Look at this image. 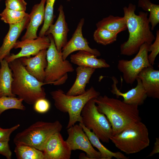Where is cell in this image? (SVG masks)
Instances as JSON below:
<instances>
[{
    "label": "cell",
    "mask_w": 159,
    "mask_h": 159,
    "mask_svg": "<svg viewBox=\"0 0 159 159\" xmlns=\"http://www.w3.org/2000/svg\"><path fill=\"white\" fill-rule=\"evenodd\" d=\"M23 101L22 99L16 97H0V116L3 112L9 109L25 110L26 108L22 103Z\"/></svg>",
    "instance_id": "obj_27"
},
{
    "label": "cell",
    "mask_w": 159,
    "mask_h": 159,
    "mask_svg": "<svg viewBox=\"0 0 159 159\" xmlns=\"http://www.w3.org/2000/svg\"><path fill=\"white\" fill-rule=\"evenodd\" d=\"M95 101L98 111L104 114L110 123L112 136L141 120L137 105L127 104L106 95H100L95 98Z\"/></svg>",
    "instance_id": "obj_2"
},
{
    "label": "cell",
    "mask_w": 159,
    "mask_h": 159,
    "mask_svg": "<svg viewBox=\"0 0 159 159\" xmlns=\"http://www.w3.org/2000/svg\"><path fill=\"white\" fill-rule=\"evenodd\" d=\"M20 126V124H17L11 128L7 129H3L0 127V141H9L11 134Z\"/></svg>",
    "instance_id": "obj_34"
},
{
    "label": "cell",
    "mask_w": 159,
    "mask_h": 159,
    "mask_svg": "<svg viewBox=\"0 0 159 159\" xmlns=\"http://www.w3.org/2000/svg\"><path fill=\"white\" fill-rule=\"evenodd\" d=\"M82 123L104 143H108L112 136L111 125L105 115L98 110L95 98L88 101L81 112Z\"/></svg>",
    "instance_id": "obj_8"
},
{
    "label": "cell",
    "mask_w": 159,
    "mask_h": 159,
    "mask_svg": "<svg viewBox=\"0 0 159 159\" xmlns=\"http://www.w3.org/2000/svg\"><path fill=\"white\" fill-rule=\"evenodd\" d=\"M68 137L66 141L72 151L80 150L85 152L88 159H101V154L93 147L82 127L74 125L67 129Z\"/></svg>",
    "instance_id": "obj_10"
},
{
    "label": "cell",
    "mask_w": 159,
    "mask_h": 159,
    "mask_svg": "<svg viewBox=\"0 0 159 159\" xmlns=\"http://www.w3.org/2000/svg\"><path fill=\"white\" fill-rule=\"evenodd\" d=\"M58 11L59 14L57 21L54 24L49 26L45 33V36L52 35L57 51L61 52L62 48L67 42V35L69 29L62 5L59 6Z\"/></svg>",
    "instance_id": "obj_14"
},
{
    "label": "cell",
    "mask_w": 159,
    "mask_h": 159,
    "mask_svg": "<svg viewBox=\"0 0 159 159\" xmlns=\"http://www.w3.org/2000/svg\"><path fill=\"white\" fill-rule=\"evenodd\" d=\"M115 147L128 154L138 153L149 145L148 130L141 121L131 125L110 138Z\"/></svg>",
    "instance_id": "obj_5"
},
{
    "label": "cell",
    "mask_w": 159,
    "mask_h": 159,
    "mask_svg": "<svg viewBox=\"0 0 159 159\" xmlns=\"http://www.w3.org/2000/svg\"><path fill=\"white\" fill-rule=\"evenodd\" d=\"M94 54L88 52L78 51L70 56L71 62L78 66L90 67L95 69L107 68L110 65L104 59H97Z\"/></svg>",
    "instance_id": "obj_20"
},
{
    "label": "cell",
    "mask_w": 159,
    "mask_h": 159,
    "mask_svg": "<svg viewBox=\"0 0 159 159\" xmlns=\"http://www.w3.org/2000/svg\"><path fill=\"white\" fill-rule=\"evenodd\" d=\"M138 6L149 12L148 20L151 25V30H154L159 23V5L152 3L150 0H139Z\"/></svg>",
    "instance_id": "obj_26"
},
{
    "label": "cell",
    "mask_w": 159,
    "mask_h": 159,
    "mask_svg": "<svg viewBox=\"0 0 159 159\" xmlns=\"http://www.w3.org/2000/svg\"><path fill=\"white\" fill-rule=\"evenodd\" d=\"M72 150L60 132L51 135L46 143L43 151L44 159H69Z\"/></svg>",
    "instance_id": "obj_13"
},
{
    "label": "cell",
    "mask_w": 159,
    "mask_h": 159,
    "mask_svg": "<svg viewBox=\"0 0 159 159\" xmlns=\"http://www.w3.org/2000/svg\"><path fill=\"white\" fill-rule=\"evenodd\" d=\"M159 152V138H156L153 149L151 152L146 157L152 156L154 154Z\"/></svg>",
    "instance_id": "obj_36"
},
{
    "label": "cell",
    "mask_w": 159,
    "mask_h": 159,
    "mask_svg": "<svg viewBox=\"0 0 159 159\" xmlns=\"http://www.w3.org/2000/svg\"><path fill=\"white\" fill-rule=\"evenodd\" d=\"M141 80L147 96L153 99L159 98V70L153 66L143 69L138 77Z\"/></svg>",
    "instance_id": "obj_19"
},
{
    "label": "cell",
    "mask_w": 159,
    "mask_h": 159,
    "mask_svg": "<svg viewBox=\"0 0 159 159\" xmlns=\"http://www.w3.org/2000/svg\"><path fill=\"white\" fill-rule=\"evenodd\" d=\"M97 28L101 27L118 34L126 30L127 26L125 17L110 15L103 18L96 24Z\"/></svg>",
    "instance_id": "obj_24"
},
{
    "label": "cell",
    "mask_w": 159,
    "mask_h": 159,
    "mask_svg": "<svg viewBox=\"0 0 159 159\" xmlns=\"http://www.w3.org/2000/svg\"><path fill=\"white\" fill-rule=\"evenodd\" d=\"M5 4V8L17 11H25L27 4L24 0H6Z\"/></svg>",
    "instance_id": "obj_32"
},
{
    "label": "cell",
    "mask_w": 159,
    "mask_h": 159,
    "mask_svg": "<svg viewBox=\"0 0 159 159\" xmlns=\"http://www.w3.org/2000/svg\"><path fill=\"white\" fill-rule=\"evenodd\" d=\"M117 34L105 29L97 28L93 34L94 40L97 43L104 45L111 44L117 40Z\"/></svg>",
    "instance_id": "obj_28"
},
{
    "label": "cell",
    "mask_w": 159,
    "mask_h": 159,
    "mask_svg": "<svg viewBox=\"0 0 159 159\" xmlns=\"http://www.w3.org/2000/svg\"><path fill=\"white\" fill-rule=\"evenodd\" d=\"M0 64V97H16L12 92L13 78L9 63L4 59Z\"/></svg>",
    "instance_id": "obj_22"
},
{
    "label": "cell",
    "mask_w": 159,
    "mask_h": 159,
    "mask_svg": "<svg viewBox=\"0 0 159 159\" xmlns=\"http://www.w3.org/2000/svg\"><path fill=\"white\" fill-rule=\"evenodd\" d=\"M135 5L129 4L123 8L129 36L127 40L120 46L121 55L131 56L137 53L144 43H152L155 37L151 31L148 20V13L140 11L135 14Z\"/></svg>",
    "instance_id": "obj_1"
},
{
    "label": "cell",
    "mask_w": 159,
    "mask_h": 159,
    "mask_svg": "<svg viewBox=\"0 0 159 159\" xmlns=\"http://www.w3.org/2000/svg\"><path fill=\"white\" fill-rule=\"evenodd\" d=\"M47 36L50 44L47 50V65L45 70L44 82L56 86L62 85L67 80L68 73L73 72L74 69L68 60L63 59L62 52L57 51L52 35Z\"/></svg>",
    "instance_id": "obj_7"
},
{
    "label": "cell",
    "mask_w": 159,
    "mask_h": 159,
    "mask_svg": "<svg viewBox=\"0 0 159 159\" xmlns=\"http://www.w3.org/2000/svg\"><path fill=\"white\" fill-rule=\"evenodd\" d=\"M70 1V0H66ZM56 0H46L45 7L44 24L39 34V36L43 37L49 26L52 24L55 18L54 14V5Z\"/></svg>",
    "instance_id": "obj_29"
},
{
    "label": "cell",
    "mask_w": 159,
    "mask_h": 159,
    "mask_svg": "<svg viewBox=\"0 0 159 159\" xmlns=\"http://www.w3.org/2000/svg\"><path fill=\"white\" fill-rule=\"evenodd\" d=\"M84 23L85 19L82 18L78 24L71 38L62 48V54L63 60L66 59L70 54L77 51H85L96 57L101 55L100 52L97 49L92 48L89 46L87 39L84 37L82 28Z\"/></svg>",
    "instance_id": "obj_12"
},
{
    "label": "cell",
    "mask_w": 159,
    "mask_h": 159,
    "mask_svg": "<svg viewBox=\"0 0 159 159\" xmlns=\"http://www.w3.org/2000/svg\"><path fill=\"white\" fill-rule=\"evenodd\" d=\"M46 0H41L39 3L33 7L29 14V21L26 27V32L21 38V41L35 39L38 37L37 31L44 19Z\"/></svg>",
    "instance_id": "obj_18"
},
{
    "label": "cell",
    "mask_w": 159,
    "mask_h": 159,
    "mask_svg": "<svg viewBox=\"0 0 159 159\" xmlns=\"http://www.w3.org/2000/svg\"><path fill=\"white\" fill-rule=\"evenodd\" d=\"M34 110L40 113H44L50 109V105L49 102L45 98L37 100L34 104Z\"/></svg>",
    "instance_id": "obj_33"
},
{
    "label": "cell",
    "mask_w": 159,
    "mask_h": 159,
    "mask_svg": "<svg viewBox=\"0 0 159 159\" xmlns=\"http://www.w3.org/2000/svg\"><path fill=\"white\" fill-rule=\"evenodd\" d=\"M9 64L12 72V92L14 95L30 105L45 98L46 93L42 86L47 83L39 81L30 74L19 58L9 62Z\"/></svg>",
    "instance_id": "obj_3"
},
{
    "label": "cell",
    "mask_w": 159,
    "mask_h": 159,
    "mask_svg": "<svg viewBox=\"0 0 159 159\" xmlns=\"http://www.w3.org/2000/svg\"><path fill=\"white\" fill-rule=\"evenodd\" d=\"M50 93L56 109L68 114L69 120L67 129L77 122L81 123V112L85 105L90 99L96 98L100 95V93L92 86L85 93L75 96L68 95L61 89L51 91Z\"/></svg>",
    "instance_id": "obj_4"
},
{
    "label": "cell",
    "mask_w": 159,
    "mask_h": 159,
    "mask_svg": "<svg viewBox=\"0 0 159 159\" xmlns=\"http://www.w3.org/2000/svg\"><path fill=\"white\" fill-rule=\"evenodd\" d=\"M113 84L112 85L111 92L116 95L117 98L121 96L123 98L124 102L130 105L138 106L143 105L148 97L146 92L142 85L141 80L137 77L136 80L137 84L134 88L125 92H121L119 90L117 85L118 82L117 78L115 77H112Z\"/></svg>",
    "instance_id": "obj_15"
},
{
    "label": "cell",
    "mask_w": 159,
    "mask_h": 159,
    "mask_svg": "<svg viewBox=\"0 0 159 159\" xmlns=\"http://www.w3.org/2000/svg\"><path fill=\"white\" fill-rule=\"evenodd\" d=\"M62 128V124L58 120L53 122L38 121L17 133L13 142L15 145L25 144L43 151L49 137L60 132Z\"/></svg>",
    "instance_id": "obj_6"
},
{
    "label": "cell",
    "mask_w": 159,
    "mask_h": 159,
    "mask_svg": "<svg viewBox=\"0 0 159 159\" xmlns=\"http://www.w3.org/2000/svg\"><path fill=\"white\" fill-rule=\"evenodd\" d=\"M28 14L21 22L9 24V31L4 38L0 47V62L10 54L11 49L14 48L17 39L24 30L26 29L29 21Z\"/></svg>",
    "instance_id": "obj_16"
},
{
    "label": "cell",
    "mask_w": 159,
    "mask_h": 159,
    "mask_svg": "<svg viewBox=\"0 0 159 159\" xmlns=\"http://www.w3.org/2000/svg\"><path fill=\"white\" fill-rule=\"evenodd\" d=\"M149 45L147 43L143 44L135 57L130 60L118 61L117 69L122 73L124 80L126 83L132 84L143 69L153 66L150 64L148 59Z\"/></svg>",
    "instance_id": "obj_9"
},
{
    "label": "cell",
    "mask_w": 159,
    "mask_h": 159,
    "mask_svg": "<svg viewBox=\"0 0 159 159\" xmlns=\"http://www.w3.org/2000/svg\"><path fill=\"white\" fill-rule=\"evenodd\" d=\"M79 125L82 127L92 145L98 150L101 154V159H111L113 157L117 159H129L121 152H114L109 150L101 143L99 138L92 131L87 129L82 123H80Z\"/></svg>",
    "instance_id": "obj_23"
},
{
    "label": "cell",
    "mask_w": 159,
    "mask_h": 159,
    "mask_svg": "<svg viewBox=\"0 0 159 159\" xmlns=\"http://www.w3.org/2000/svg\"><path fill=\"white\" fill-rule=\"evenodd\" d=\"M47 50H42L33 57L19 58L27 71L41 82H44L45 79V70L47 65Z\"/></svg>",
    "instance_id": "obj_17"
},
{
    "label": "cell",
    "mask_w": 159,
    "mask_h": 159,
    "mask_svg": "<svg viewBox=\"0 0 159 159\" xmlns=\"http://www.w3.org/2000/svg\"><path fill=\"white\" fill-rule=\"evenodd\" d=\"M14 152L18 159H44L43 151L25 144L15 145Z\"/></svg>",
    "instance_id": "obj_25"
},
{
    "label": "cell",
    "mask_w": 159,
    "mask_h": 159,
    "mask_svg": "<svg viewBox=\"0 0 159 159\" xmlns=\"http://www.w3.org/2000/svg\"><path fill=\"white\" fill-rule=\"evenodd\" d=\"M95 68L78 66L76 69V80L71 87L66 93L69 95L75 96L82 94L86 91L85 87L95 71Z\"/></svg>",
    "instance_id": "obj_21"
},
{
    "label": "cell",
    "mask_w": 159,
    "mask_h": 159,
    "mask_svg": "<svg viewBox=\"0 0 159 159\" xmlns=\"http://www.w3.org/2000/svg\"><path fill=\"white\" fill-rule=\"evenodd\" d=\"M148 52L151 53L148 55V59L150 64L152 66L154 64L156 57L159 52V31L157 30L156 33L155 41L150 45L148 49Z\"/></svg>",
    "instance_id": "obj_31"
},
{
    "label": "cell",
    "mask_w": 159,
    "mask_h": 159,
    "mask_svg": "<svg viewBox=\"0 0 159 159\" xmlns=\"http://www.w3.org/2000/svg\"><path fill=\"white\" fill-rule=\"evenodd\" d=\"M28 14L25 11H19L5 8L0 14L1 19L9 25L22 21Z\"/></svg>",
    "instance_id": "obj_30"
},
{
    "label": "cell",
    "mask_w": 159,
    "mask_h": 159,
    "mask_svg": "<svg viewBox=\"0 0 159 159\" xmlns=\"http://www.w3.org/2000/svg\"><path fill=\"white\" fill-rule=\"evenodd\" d=\"M8 141H0V154L7 159H11L12 152L10 149Z\"/></svg>",
    "instance_id": "obj_35"
},
{
    "label": "cell",
    "mask_w": 159,
    "mask_h": 159,
    "mask_svg": "<svg viewBox=\"0 0 159 159\" xmlns=\"http://www.w3.org/2000/svg\"><path fill=\"white\" fill-rule=\"evenodd\" d=\"M1 0H0V1H1Z\"/></svg>",
    "instance_id": "obj_37"
},
{
    "label": "cell",
    "mask_w": 159,
    "mask_h": 159,
    "mask_svg": "<svg viewBox=\"0 0 159 159\" xmlns=\"http://www.w3.org/2000/svg\"><path fill=\"white\" fill-rule=\"evenodd\" d=\"M50 44V41L48 36H39L37 39L32 40H17L14 48H21V50L16 54H10L5 59L9 63L17 59L35 56L41 50L47 49Z\"/></svg>",
    "instance_id": "obj_11"
}]
</instances>
